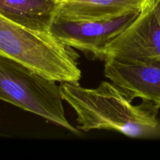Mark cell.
<instances>
[{"label":"cell","instance_id":"6da1fadb","mask_svg":"<svg viewBox=\"0 0 160 160\" xmlns=\"http://www.w3.org/2000/svg\"><path fill=\"white\" fill-rule=\"evenodd\" d=\"M62 98L74 110L81 131L108 130L130 138H148L159 130V109L152 102L134 106L129 95L114 83L102 81L95 88L61 82Z\"/></svg>","mask_w":160,"mask_h":160},{"label":"cell","instance_id":"7a4b0ae2","mask_svg":"<svg viewBox=\"0 0 160 160\" xmlns=\"http://www.w3.org/2000/svg\"><path fill=\"white\" fill-rule=\"evenodd\" d=\"M0 56L56 82L79 84L81 70L75 48L49 31L30 29L0 14Z\"/></svg>","mask_w":160,"mask_h":160},{"label":"cell","instance_id":"3957f363","mask_svg":"<svg viewBox=\"0 0 160 160\" xmlns=\"http://www.w3.org/2000/svg\"><path fill=\"white\" fill-rule=\"evenodd\" d=\"M0 100L80 134L65 115L63 98L56 81L18 62L0 56Z\"/></svg>","mask_w":160,"mask_h":160},{"label":"cell","instance_id":"277c9868","mask_svg":"<svg viewBox=\"0 0 160 160\" xmlns=\"http://www.w3.org/2000/svg\"><path fill=\"white\" fill-rule=\"evenodd\" d=\"M140 12L96 20H70L55 14L49 32L91 59L100 60L106 47L137 18Z\"/></svg>","mask_w":160,"mask_h":160},{"label":"cell","instance_id":"5b68a950","mask_svg":"<svg viewBox=\"0 0 160 160\" xmlns=\"http://www.w3.org/2000/svg\"><path fill=\"white\" fill-rule=\"evenodd\" d=\"M114 59L134 63L160 61V26L151 0H148L137 18L104 49L102 61Z\"/></svg>","mask_w":160,"mask_h":160},{"label":"cell","instance_id":"8992f818","mask_svg":"<svg viewBox=\"0 0 160 160\" xmlns=\"http://www.w3.org/2000/svg\"><path fill=\"white\" fill-rule=\"evenodd\" d=\"M104 75L131 99L139 98L160 108V61L128 63L106 59Z\"/></svg>","mask_w":160,"mask_h":160},{"label":"cell","instance_id":"52a82bcc","mask_svg":"<svg viewBox=\"0 0 160 160\" xmlns=\"http://www.w3.org/2000/svg\"><path fill=\"white\" fill-rule=\"evenodd\" d=\"M148 0H57L56 14L67 19L96 20L141 11Z\"/></svg>","mask_w":160,"mask_h":160},{"label":"cell","instance_id":"ba28073f","mask_svg":"<svg viewBox=\"0 0 160 160\" xmlns=\"http://www.w3.org/2000/svg\"><path fill=\"white\" fill-rule=\"evenodd\" d=\"M0 14L30 29L49 31L56 14V1L0 0Z\"/></svg>","mask_w":160,"mask_h":160},{"label":"cell","instance_id":"9c48e42d","mask_svg":"<svg viewBox=\"0 0 160 160\" xmlns=\"http://www.w3.org/2000/svg\"><path fill=\"white\" fill-rule=\"evenodd\" d=\"M153 9L160 26V0H151Z\"/></svg>","mask_w":160,"mask_h":160},{"label":"cell","instance_id":"30bf717a","mask_svg":"<svg viewBox=\"0 0 160 160\" xmlns=\"http://www.w3.org/2000/svg\"><path fill=\"white\" fill-rule=\"evenodd\" d=\"M54 1H57V0H54Z\"/></svg>","mask_w":160,"mask_h":160}]
</instances>
